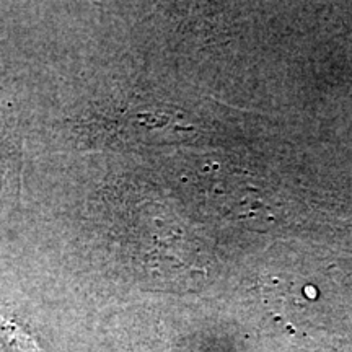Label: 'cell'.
Returning a JSON list of instances; mask_svg holds the SVG:
<instances>
[{
    "mask_svg": "<svg viewBox=\"0 0 352 352\" xmlns=\"http://www.w3.org/2000/svg\"><path fill=\"white\" fill-rule=\"evenodd\" d=\"M0 338L15 352H43L38 342L10 318L0 315Z\"/></svg>",
    "mask_w": 352,
    "mask_h": 352,
    "instance_id": "6da1fadb",
    "label": "cell"
}]
</instances>
